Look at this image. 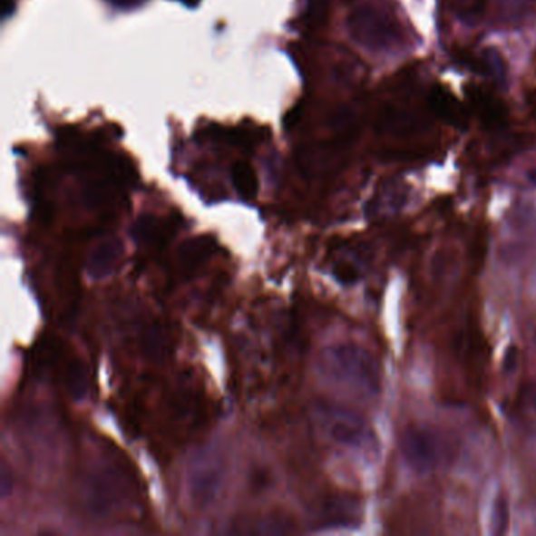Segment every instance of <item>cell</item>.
Wrapping results in <instances>:
<instances>
[{
  "mask_svg": "<svg viewBox=\"0 0 536 536\" xmlns=\"http://www.w3.org/2000/svg\"><path fill=\"white\" fill-rule=\"evenodd\" d=\"M317 372L327 385L357 400H375L381 394L379 362L368 349L356 343L326 346L317 360Z\"/></svg>",
  "mask_w": 536,
  "mask_h": 536,
  "instance_id": "cell-1",
  "label": "cell"
},
{
  "mask_svg": "<svg viewBox=\"0 0 536 536\" xmlns=\"http://www.w3.org/2000/svg\"><path fill=\"white\" fill-rule=\"evenodd\" d=\"M134 492V483L123 467L100 466L90 472L83 483V505L93 518L106 519L126 505Z\"/></svg>",
  "mask_w": 536,
  "mask_h": 536,
  "instance_id": "cell-2",
  "label": "cell"
},
{
  "mask_svg": "<svg viewBox=\"0 0 536 536\" xmlns=\"http://www.w3.org/2000/svg\"><path fill=\"white\" fill-rule=\"evenodd\" d=\"M313 417L319 430L336 445L357 452L376 450V434L362 414L334 403H319L313 409Z\"/></svg>",
  "mask_w": 536,
  "mask_h": 536,
  "instance_id": "cell-3",
  "label": "cell"
},
{
  "mask_svg": "<svg viewBox=\"0 0 536 536\" xmlns=\"http://www.w3.org/2000/svg\"><path fill=\"white\" fill-rule=\"evenodd\" d=\"M349 35L373 53L395 49L403 40L395 16L377 2H365L354 8L348 18Z\"/></svg>",
  "mask_w": 536,
  "mask_h": 536,
  "instance_id": "cell-4",
  "label": "cell"
},
{
  "mask_svg": "<svg viewBox=\"0 0 536 536\" xmlns=\"http://www.w3.org/2000/svg\"><path fill=\"white\" fill-rule=\"evenodd\" d=\"M227 480V461L222 450L207 445L195 452L186 469V490L195 507L205 510L216 503Z\"/></svg>",
  "mask_w": 536,
  "mask_h": 536,
  "instance_id": "cell-5",
  "label": "cell"
},
{
  "mask_svg": "<svg viewBox=\"0 0 536 536\" xmlns=\"http://www.w3.org/2000/svg\"><path fill=\"white\" fill-rule=\"evenodd\" d=\"M400 453L417 473H431L447 456V443L439 431L426 424H409L401 433Z\"/></svg>",
  "mask_w": 536,
  "mask_h": 536,
  "instance_id": "cell-6",
  "label": "cell"
},
{
  "mask_svg": "<svg viewBox=\"0 0 536 536\" xmlns=\"http://www.w3.org/2000/svg\"><path fill=\"white\" fill-rule=\"evenodd\" d=\"M351 141L336 137V141L308 143L297 148L296 167L306 178H321L336 173L346 161Z\"/></svg>",
  "mask_w": 536,
  "mask_h": 536,
  "instance_id": "cell-7",
  "label": "cell"
},
{
  "mask_svg": "<svg viewBox=\"0 0 536 536\" xmlns=\"http://www.w3.org/2000/svg\"><path fill=\"white\" fill-rule=\"evenodd\" d=\"M362 518L364 508L359 499L351 495H332L317 508L312 524L315 531L357 529Z\"/></svg>",
  "mask_w": 536,
  "mask_h": 536,
  "instance_id": "cell-8",
  "label": "cell"
},
{
  "mask_svg": "<svg viewBox=\"0 0 536 536\" xmlns=\"http://www.w3.org/2000/svg\"><path fill=\"white\" fill-rule=\"evenodd\" d=\"M124 244L118 238H109L96 244L87 257V272L93 280H102L112 274L123 258Z\"/></svg>",
  "mask_w": 536,
  "mask_h": 536,
  "instance_id": "cell-9",
  "label": "cell"
},
{
  "mask_svg": "<svg viewBox=\"0 0 536 536\" xmlns=\"http://www.w3.org/2000/svg\"><path fill=\"white\" fill-rule=\"evenodd\" d=\"M428 104H430L431 112L437 118H441L443 123L450 124L458 130L466 128L467 120H469L466 107L456 100V96L452 92L443 87L431 90Z\"/></svg>",
  "mask_w": 536,
  "mask_h": 536,
  "instance_id": "cell-10",
  "label": "cell"
},
{
  "mask_svg": "<svg viewBox=\"0 0 536 536\" xmlns=\"http://www.w3.org/2000/svg\"><path fill=\"white\" fill-rule=\"evenodd\" d=\"M216 252V239L211 235H199L189 238L178 248V261L186 271H194L205 265Z\"/></svg>",
  "mask_w": 536,
  "mask_h": 536,
  "instance_id": "cell-11",
  "label": "cell"
},
{
  "mask_svg": "<svg viewBox=\"0 0 536 536\" xmlns=\"http://www.w3.org/2000/svg\"><path fill=\"white\" fill-rule=\"evenodd\" d=\"M467 94L471 98L473 112L477 113L484 126L501 128L507 123V111L495 96L480 89L469 90Z\"/></svg>",
  "mask_w": 536,
  "mask_h": 536,
  "instance_id": "cell-12",
  "label": "cell"
},
{
  "mask_svg": "<svg viewBox=\"0 0 536 536\" xmlns=\"http://www.w3.org/2000/svg\"><path fill=\"white\" fill-rule=\"evenodd\" d=\"M141 356L153 364H161L167 359L171 353V340L167 330L160 323H153L141 330Z\"/></svg>",
  "mask_w": 536,
  "mask_h": 536,
  "instance_id": "cell-13",
  "label": "cell"
},
{
  "mask_svg": "<svg viewBox=\"0 0 536 536\" xmlns=\"http://www.w3.org/2000/svg\"><path fill=\"white\" fill-rule=\"evenodd\" d=\"M422 120L415 113L392 109L384 112L377 122V131L390 136H407L420 130Z\"/></svg>",
  "mask_w": 536,
  "mask_h": 536,
  "instance_id": "cell-14",
  "label": "cell"
},
{
  "mask_svg": "<svg viewBox=\"0 0 536 536\" xmlns=\"http://www.w3.org/2000/svg\"><path fill=\"white\" fill-rule=\"evenodd\" d=\"M167 233L169 230L164 219L158 218L154 214H141L131 227L132 239L141 246H153L164 241Z\"/></svg>",
  "mask_w": 536,
  "mask_h": 536,
  "instance_id": "cell-15",
  "label": "cell"
},
{
  "mask_svg": "<svg viewBox=\"0 0 536 536\" xmlns=\"http://www.w3.org/2000/svg\"><path fill=\"white\" fill-rule=\"evenodd\" d=\"M65 387L73 401H83L89 395L90 373L83 360H71L66 366Z\"/></svg>",
  "mask_w": 536,
  "mask_h": 536,
  "instance_id": "cell-16",
  "label": "cell"
},
{
  "mask_svg": "<svg viewBox=\"0 0 536 536\" xmlns=\"http://www.w3.org/2000/svg\"><path fill=\"white\" fill-rule=\"evenodd\" d=\"M231 183L244 200H254L258 195V178L252 165L248 162H236L231 167Z\"/></svg>",
  "mask_w": 536,
  "mask_h": 536,
  "instance_id": "cell-17",
  "label": "cell"
},
{
  "mask_svg": "<svg viewBox=\"0 0 536 536\" xmlns=\"http://www.w3.org/2000/svg\"><path fill=\"white\" fill-rule=\"evenodd\" d=\"M472 66L480 74L491 77V79H494L497 83L505 81V76H507L505 62L502 60L499 51H495V49H486V51H483L482 55L475 59V65Z\"/></svg>",
  "mask_w": 536,
  "mask_h": 536,
  "instance_id": "cell-18",
  "label": "cell"
},
{
  "mask_svg": "<svg viewBox=\"0 0 536 536\" xmlns=\"http://www.w3.org/2000/svg\"><path fill=\"white\" fill-rule=\"evenodd\" d=\"M491 533L501 536L507 533L510 524V505L505 495H497L491 508Z\"/></svg>",
  "mask_w": 536,
  "mask_h": 536,
  "instance_id": "cell-19",
  "label": "cell"
},
{
  "mask_svg": "<svg viewBox=\"0 0 536 536\" xmlns=\"http://www.w3.org/2000/svg\"><path fill=\"white\" fill-rule=\"evenodd\" d=\"M454 13L464 23L475 24L484 12V0H450Z\"/></svg>",
  "mask_w": 536,
  "mask_h": 536,
  "instance_id": "cell-20",
  "label": "cell"
},
{
  "mask_svg": "<svg viewBox=\"0 0 536 536\" xmlns=\"http://www.w3.org/2000/svg\"><path fill=\"white\" fill-rule=\"evenodd\" d=\"M293 531L289 525L288 519L280 518V516H271L258 521L255 524V529H250L249 533H259V535H282Z\"/></svg>",
  "mask_w": 536,
  "mask_h": 536,
  "instance_id": "cell-21",
  "label": "cell"
},
{
  "mask_svg": "<svg viewBox=\"0 0 536 536\" xmlns=\"http://www.w3.org/2000/svg\"><path fill=\"white\" fill-rule=\"evenodd\" d=\"M403 201H404V192L401 190L398 183H389L377 197L376 208L379 211L383 208L384 211H389L387 208H390V211H395L403 205Z\"/></svg>",
  "mask_w": 536,
  "mask_h": 536,
  "instance_id": "cell-22",
  "label": "cell"
},
{
  "mask_svg": "<svg viewBox=\"0 0 536 536\" xmlns=\"http://www.w3.org/2000/svg\"><path fill=\"white\" fill-rule=\"evenodd\" d=\"M332 274L342 285H354L360 278V271L357 269V266L349 263V261H338L334 266Z\"/></svg>",
  "mask_w": 536,
  "mask_h": 536,
  "instance_id": "cell-23",
  "label": "cell"
},
{
  "mask_svg": "<svg viewBox=\"0 0 536 536\" xmlns=\"http://www.w3.org/2000/svg\"><path fill=\"white\" fill-rule=\"evenodd\" d=\"M519 403L527 415L536 419V381H531L522 385L519 394Z\"/></svg>",
  "mask_w": 536,
  "mask_h": 536,
  "instance_id": "cell-24",
  "label": "cell"
},
{
  "mask_svg": "<svg viewBox=\"0 0 536 536\" xmlns=\"http://www.w3.org/2000/svg\"><path fill=\"white\" fill-rule=\"evenodd\" d=\"M501 4L508 16H516V18L524 16L533 5L531 0H501Z\"/></svg>",
  "mask_w": 536,
  "mask_h": 536,
  "instance_id": "cell-25",
  "label": "cell"
},
{
  "mask_svg": "<svg viewBox=\"0 0 536 536\" xmlns=\"http://www.w3.org/2000/svg\"><path fill=\"white\" fill-rule=\"evenodd\" d=\"M10 486H12V482H10V471H8V466H6L5 461L2 463V469H0V491H2V497L5 499L8 492H10Z\"/></svg>",
  "mask_w": 536,
  "mask_h": 536,
  "instance_id": "cell-26",
  "label": "cell"
},
{
  "mask_svg": "<svg viewBox=\"0 0 536 536\" xmlns=\"http://www.w3.org/2000/svg\"><path fill=\"white\" fill-rule=\"evenodd\" d=\"M529 180H531V183H533L536 186V167L529 171Z\"/></svg>",
  "mask_w": 536,
  "mask_h": 536,
  "instance_id": "cell-27",
  "label": "cell"
},
{
  "mask_svg": "<svg viewBox=\"0 0 536 536\" xmlns=\"http://www.w3.org/2000/svg\"><path fill=\"white\" fill-rule=\"evenodd\" d=\"M181 2L186 4V5L195 6L197 4H199V2H200V0H181Z\"/></svg>",
  "mask_w": 536,
  "mask_h": 536,
  "instance_id": "cell-28",
  "label": "cell"
}]
</instances>
